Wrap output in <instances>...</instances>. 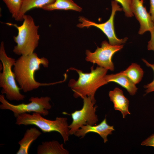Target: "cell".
Returning <instances> with one entry per match:
<instances>
[{
	"label": "cell",
	"mask_w": 154,
	"mask_h": 154,
	"mask_svg": "<svg viewBox=\"0 0 154 154\" xmlns=\"http://www.w3.org/2000/svg\"><path fill=\"white\" fill-rule=\"evenodd\" d=\"M48 64L46 58L43 57L40 58L35 52L21 55L16 60L13 69L16 80L21 89L27 92L40 86L53 84L40 83L34 78L35 73L40 69L41 65L44 68H47Z\"/></svg>",
	"instance_id": "obj_1"
},
{
	"label": "cell",
	"mask_w": 154,
	"mask_h": 154,
	"mask_svg": "<svg viewBox=\"0 0 154 154\" xmlns=\"http://www.w3.org/2000/svg\"><path fill=\"white\" fill-rule=\"evenodd\" d=\"M70 69L76 71L79 75L77 81L72 79L68 83L69 86L74 92V97L83 99L86 96L90 97L93 100L96 101L94 97L96 91L100 87L106 84L105 77L108 70L100 66L94 69L93 66L91 68V72L89 73H84L73 68Z\"/></svg>",
	"instance_id": "obj_2"
},
{
	"label": "cell",
	"mask_w": 154,
	"mask_h": 154,
	"mask_svg": "<svg viewBox=\"0 0 154 154\" xmlns=\"http://www.w3.org/2000/svg\"><path fill=\"white\" fill-rule=\"evenodd\" d=\"M23 21V24L20 26L15 24L6 23L17 30V35L13 37L17 45L14 46L13 52L19 55H27L34 52L38 45L40 39L38 33L39 26L35 25L31 16L25 14Z\"/></svg>",
	"instance_id": "obj_3"
},
{
	"label": "cell",
	"mask_w": 154,
	"mask_h": 154,
	"mask_svg": "<svg viewBox=\"0 0 154 154\" xmlns=\"http://www.w3.org/2000/svg\"><path fill=\"white\" fill-rule=\"evenodd\" d=\"M67 118L58 117L54 120L44 118L38 113L33 112L32 114L25 113L16 117V124L20 125H34L38 127L44 133L56 131L61 135L64 144L68 141L70 135Z\"/></svg>",
	"instance_id": "obj_4"
},
{
	"label": "cell",
	"mask_w": 154,
	"mask_h": 154,
	"mask_svg": "<svg viewBox=\"0 0 154 154\" xmlns=\"http://www.w3.org/2000/svg\"><path fill=\"white\" fill-rule=\"evenodd\" d=\"M0 60L3 66L2 72L0 73L2 94H5L7 98L9 100H23L25 96L21 93V89L17 84L14 73L12 70L16 60L7 56L3 41L0 45Z\"/></svg>",
	"instance_id": "obj_5"
},
{
	"label": "cell",
	"mask_w": 154,
	"mask_h": 154,
	"mask_svg": "<svg viewBox=\"0 0 154 154\" xmlns=\"http://www.w3.org/2000/svg\"><path fill=\"white\" fill-rule=\"evenodd\" d=\"M50 98L48 96L31 97L29 100V103H22L14 105L9 103L5 98L3 95H0V109L8 110L12 112L15 117L19 115L31 112H36L45 116L49 114L48 110L52 107L50 103Z\"/></svg>",
	"instance_id": "obj_6"
},
{
	"label": "cell",
	"mask_w": 154,
	"mask_h": 154,
	"mask_svg": "<svg viewBox=\"0 0 154 154\" xmlns=\"http://www.w3.org/2000/svg\"><path fill=\"white\" fill-rule=\"evenodd\" d=\"M83 99V104L82 108L75 111L71 114L72 121L69 125L70 135L74 134L82 126L94 125L98 121L95 113L97 106H94L96 101L93 100L90 97L87 96Z\"/></svg>",
	"instance_id": "obj_7"
},
{
	"label": "cell",
	"mask_w": 154,
	"mask_h": 154,
	"mask_svg": "<svg viewBox=\"0 0 154 154\" xmlns=\"http://www.w3.org/2000/svg\"><path fill=\"white\" fill-rule=\"evenodd\" d=\"M118 3L115 0L111 1L112 12L109 19L106 22L102 23H97L90 21L86 18L80 17L79 21L80 22L77 25L80 28H88L94 27L100 29L107 36L109 43L112 45L121 44L125 43L127 39V37L119 39L116 37L114 30V20L115 16L117 11H121L122 8L118 5Z\"/></svg>",
	"instance_id": "obj_8"
},
{
	"label": "cell",
	"mask_w": 154,
	"mask_h": 154,
	"mask_svg": "<svg viewBox=\"0 0 154 154\" xmlns=\"http://www.w3.org/2000/svg\"><path fill=\"white\" fill-rule=\"evenodd\" d=\"M101 45L100 47H97L94 52L86 50V60L87 61L96 64L108 70L113 71L114 67L112 57L115 53L122 48L123 45H112L106 40H104L102 42Z\"/></svg>",
	"instance_id": "obj_9"
},
{
	"label": "cell",
	"mask_w": 154,
	"mask_h": 154,
	"mask_svg": "<svg viewBox=\"0 0 154 154\" xmlns=\"http://www.w3.org/2000/svg\"><path fill=\"white\" fill-rule=\"evenodd\" d=\"M141 0H132L131 10L140 24L138 32L140 35L149 31L154 26L150 15L147 12Z\"/></svg>",
	"instance_id": "obj_10"
},
{
	"label": "cell",
	"mask_w": 154,
	"mask_h": 154,
	"mask_svg": "<svg viewBox=\"0 0 154 154\" xmlns=\"http://www.w3.org/2000/svg\"><path fill=\"white\" fill-rule=\"evenodd\" d=\"M113 126H110L107 123L106 118L99 124L96 125H83L76 131L74 134L75 136L83 138L87 133H95L98 134L106 143L108 141L107 136L112 133L114 131Z\"/></svg>",
	"instance_id": "obj_11"
},
{
	"label": "cell",
	"mask_w": 154,
	"mask_h": 154,
	"mask_svg": "<svg viewBox=\"0 0 154 154\" xmlns=\"http://www.w3.org/2000/svg\"><path fill=\"white\" fill-rule=\"evenodd\" d=\"M109 96L113 103L114 109L120 111L123 118L127 114H130L128 110L129 101L125 96L121 90L116 87L109 92Z\"/></svg>",
	"instance_id": "obj_12"
},
{
	"label": "cell",
	"mask_w": 154,
	"mask_h": 154,
	"mask_svg": "<svg viewBox=\"0 0 154 154\" xmlns=\"http://www.w3.org/2000/svg\"><path fill=\"white\" fill-rule=\"evenodd\" d=\"M105 80L106 84L113 82L119 84L125 88L131 96L135 94L138 89L135 84L122 71L114 74L106 75Z\"/></svg>",
	"instance_id": "obj_13"
},
{
	"label": "cell",
	"mask_w": 154,
	"mask_h": 154,
	"mask_svg": "<svg viewBox=\"0 0 154 154\" xmlns=\"http://www.w3.org/2000/svg\"><path fill=\"white\" fill-rule=\"evenodd\" d=\"M41 134V132L35 127L27 129L23 138L18 142L20 147L16 154H28L31 144Z\"/></svg>",
	"instance_id": "obj_14"
},
{
	"label": "cell",
	"mask_w": 154,
	"mask_h": 154,
	"mask_svg": "<svg viewBox=\"0 0 154 154\" xmlns=\"http://www.w3.org/2000/svg\"><path fill=\"white\" fill-rule=\"evenodd\" d=\"M38 154H68L69 151L63 147V144L55 140L42 142L37 147Z\"/></svg>",
	"instance_id": "obj_15"
},
{
	"label": "cell",
	"mask_w": 154,
	"mask_h": 154,
	"mask_svg": "<svg viewBox=\"0 0 154 154\" xmlns=\"http://www.w3.org/2000/svg\"><path fill=\"white\" fill-rule=\"evenodd\" d=\"M41 8L48 11L63 10L80 12L82 10V8L72 0H55L53 3L45 5Z\"/></svg>",
	"instance_id": "obj_16"
},
{
	"label": "cell",
	"mask_w": 154,
	"mask_h": 154,
	"mask_svg": "<svg viewBox=\"0 0 154 154\" xmlns=\"http://www.w3.org/2000/svg\"><path fill=\"white\" fill-rule=\"evenodd\" d=\"M55 0H23L20 9L17 21H23V17L26 13L34 8H40L53 3Z\"/></svg>",
	"instance_id": "obj_17"
},
{
	"label": "cell",
	"mask_w": 154,
	"mask_h": 154,
	"mask_svg": "<svg viewBox=\"0 0 154 154\" xmlns=\"http://www.w3.org/2000/svg\"><path fill=\"white\" fill-rule=\"evenodd\" d=\"M122 72L135 84L141 81L144 73L140 65L135 63H132L125 70Z\"/></svg>",
	"instance_id": "obj_18"
},
{
	"label": "cell",
	"mask_w": 154,
	"mask_h": 154,
	"mask_svg": "<svg viewBox=\"0 0 154 154\" xmlns=\"http://www.w3.org/2000/svg\"><path fill=\"white\" fill-rule=\"evenodd\" d=\"M5 4L12 17L17 21L22 0H2Z\"/></svg>",
	"instance_id": "obj_19"
},
{
	"label": "cell",
	"mask_w": 154,
	"mask_h": 154,
	"mask_svg": "<svg viewBox=\"0 0 154 154\" xmlns=\"http://www.w3.org/2000/svg\"><path fill=\"white\" fill-rule=\"evenodd\" d=\"M121 4L122 10L127 17H131L133 14L131 10L132 0H115Z\"/></svg>",
	"instance_id": "obj_20"
},
{
	"label": "cell",
	"mask_w": 154,
	"mask_h": 154,
	"mask_svg": "<svg viewBox=\"0 0 154 154\" xmlns=\"http://www.w3.org/2000/svg\"><path fill=\"white\" fill-rule=\"evenodd\" d=\"M142 60L147 66L151 67L152 69L154 74V64H151L149 63L144 59H142ZM144 87L146 89L145 91L146 94L154 92V78L153 81L147 84L146 85H145Z\"/></svg>",
	"instance_id": "obj_21"
},
{
	"label": "cell",
	"mask_w": 154,
	"mask_h": 154,
	"mask_svg": "<svg viewBox=\"0 0 154 154\" xmlns=\"http://www.w3.org/2000/svg\"><path fill=\"white\" fill-rule=\"evenodd\" d=\"M151 35V39L148 42L147 49L154 51V26L149 31Z\"/></svg>",
	"instance_id": "obj_22"
},
{
	"label": "cell",
	"mask_w": 154,
	"mask_h": 154,
	"mask_svg": "<svg viewBox=\"0 0 154 154\" xmlns=\"http://www.w3.org/2000/svg\"><path fill=\"white\" fill-rule=\"evenodd\" d=\"M141 145H142L152 146L154 147V134H152L142 141Z\"/></svg>",
	"instance_id": "obj_23"
},
{
	"label": "cell",
	"mask_w": 154,
	"mask_h": 154,
	"mask_svg": "<svg viewBox=\"0 0 154 154\" xmlns=\"http://www.w3.org/2000/svg\"><path fill=\"white\" fill-rule=\"evenodd\" d=\"M150 8L149 13L151 19L154 23V0H150Z\"/></svg>",
	"instance_id": "obj_24"
},
{
	"label": "cell",
	"mask_w": 154,
	"mask_h": 154,
	"mask_svg": "<svg viewBox=\"0 0 154 154\" xmlns=\"http://www.w3.org/2000/svg\"><path fill=\"white\" fill-rule=\"evenodd\" d=\"M142 0V1H144V0Z\"/></svg>",
	"instance_id": "obj_25"
},
{
	"label": "cell",
	"mask_w": 154,
	"mask_h": 154,
	"mask_svg": "<svg viewBox=\"0 0 154 154\" xmlns=\"http://www.w3.org/2000/svg\"></svg>",
	"instance_id": "obj_26"
}]
</instances>
